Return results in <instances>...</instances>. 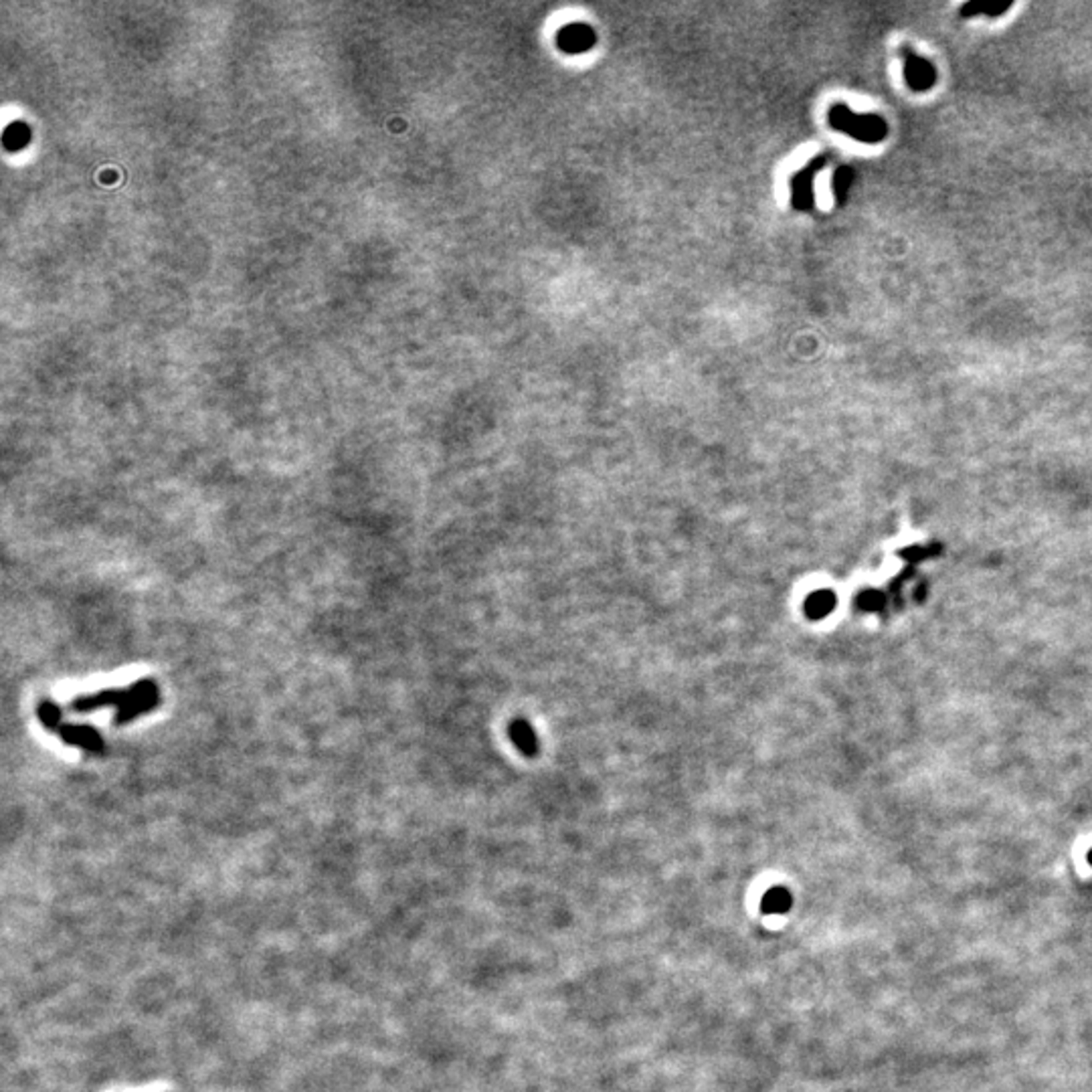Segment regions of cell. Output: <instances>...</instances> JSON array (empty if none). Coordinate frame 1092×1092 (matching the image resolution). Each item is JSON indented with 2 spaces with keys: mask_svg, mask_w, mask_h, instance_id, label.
Returning a JSON list of instances; mask_svg holds the SVG:
<instances>
[{
  "mask_svg": "<svg viewBox=\"0 0 1092 1092\" xmlns=\"http://www.w3.org/2000/svg\"><path fill=\"white\" fill-rule=\"evenodd\" d=\"M828 124L836 132L864 144H880L888 136V121L874 111L857 114L847 104H833L828 110Z\"/></svg>",
  "mask_w": 1092,
  "mask_h": 1092,
  "instance_id": "6da1fadb",
  "label": "cell"
},
{
  "mask_svg": "<svg viewBox=\"0 0 1092 1092\" xmlns=\"http://www.w3.org/2000/svg\"><path fill=\"white\" fill-rule=\"evenodd\" d=\"M154 690H158L156 682H152V679H140V682L134 684V686L121 688V690H101V692H93V694H86V696L75 698L72 704H69V710L77 712V714H89V712L97 709H106V706H118V710H121L138 700V698L146 696V694Z\"/></svg>",
  "mask_w": 1092,
  "mask_h": 1092,
  "instance_id": "7a4b0ae2",
  "label": "cell"
},
{
  "mask_svg": "<svg viewBox=\"0 0 1092 1092\" xmlns=\"http://www.w3.org/2000/svg\"><path fill=\"white\" fill-rule=\"evenodd\" d=\"M901 59H902V75L908 89H912V91L917 93H922L935 87L939 75H936L935 65H932L929 59L918 55L911 45L901 47Z\"/></svg>",
  "mask_w": 1092,
  "mask_h": 1092,
  "instance_id": "3957f363",
  "label": "cell"
},
{
  "mask_svg": "<svg viewBox=\"0 0 1092 1092\" xmlns=\"http://www.w3.org/2000/svg\"><path fill=\"white\" fill-rule=\"evenodd\" d=\"M826 164H828L826 156H818L813 158V161H809L799 172H795V175L791 176V205H793L798 210L813 209L815 205L813 180L815 175H818Z\"/></svg>",
  "mask_w": 1092,
  "mask_h": 1092,
  "instance_id": "277c9868",
  "label": "cell"
},
{
  "mask_svg": "<svg viewBox=\"0 0 1092 1092\" xmlns=\"http://www.w3.org/2000/svg\"><path fill=\"white\" fill-rule=\"evenodd\" d=\"M57 734L67 744H73V747L83 749V751H87V753H101V751H104V739H101V734L97 733L96 729H91V726L61 724Z\"/></svg>",
  "mask_w": 1092,
  "mask_h": 1092,
  "instance_id": "5b68a950",
  "label": "cell"
},
{
  "mask_svg": "<svg viewBox=\"0 0 1092 1092\" xmlns=\"http://www.w3.org/2000/svg\"><path fill=\"white\" fill-rule=\"evenodd\" d=\"M595 43H597V37H595L593 29L587 25H581V22L565 27L559 32V47L562 51H569V53H583V51H589Z\"/></svg>",
  "mask_w": 1092,
  "mask_h": 1092,
  "instance_id": "8992f818",
  "label": "cell"
},
{
  "mask_svg": "<svg viewBox=\"0 0 1092 1092\" xmlns=\"http://www.w3.org/2000/svg\"><path fill=\"white\" fill-rule=\"evenodd\" d=\"M838 597L833 590L829 589H819L813 590L808 599H805V613H808L809 620H823L828 617L829 613L836 609Z\"/></svg>",
  "mask_w": 1092,
  "mask_h": 1092,
  "instance_id": "52a82bcc",
  "label": "cell"
},
{
  "mask_svg": "<svg viewBox=\"0 0 1092 1092\" xmlns=\"http://www.w3.org/2000/svg\"><path fill=\"white\" fill-rule=\"evenodd\" d=\"M793 907V897L785 886H773L761 901V912L765 915H785Z\"/></svg>",
  "mask_w": 1092,
  "mask_h": 1092,
  "instance_id": "ba28073f",
  "label": "cell"
},
{
  "mask_svg": "<svg viewBox=\"0 0 1092 1092\" xmlns=\"http://www.w3.org/2000/svg\"><path fill=\"white\" fill-rule=\"evenodd\" d=\"M510 739L516 744L518 751L528 754V757L538 753V734L526 720H514L510 724Z\"/></svg>",
  "mask_w": 1092,
  "mask_h": 1092,
  "instance_id": "9c48e42d",
  "label": "cell"
},
{
  "mask_svg": "<svg viewBox=\"0 0 1092 1092\" xmlns=\"http://www.w3.org/2000/svg\"><path fill=\"white\" fill-rule=\"evenodd\" d=\"M1011 8V2H967L961 7V17L963 18H973V17H989V18H997L1001 17L1004 12H1007Z\"/></svg>",
  "mask_w": 1092,
  "mask_h": 1092,
  "instance_id": "30bf717a",
  "label": "cell"
},
{
  "mask_svg": "<svg viewBox=\"0 0 1092 1092\" xmlns=\"http://www.w3.org/2000/svg\"><path fill=\"white\" fill-rule=\"evenodd\" d=\"M854 178H856L854 168L847 166V164H843V166H840L836 170V175H833L832 189H833V196H836L838 205L846 203V196H847V192H850V186L854 185Z\"/></svg>",
  "mask_w": 1092,
  "mask_h": 1092,
  "instance_id": "8fae6325",
  "label": "cell"
},
{
  "mask_svg": "<svg viewBox=\"0 0 1092 1092\" xmlns=\"http://www.w3.org/2000/svg\"><path fill=\"white\" fill-rule=\"evenodd\" d=\"M37 712H39V720L43 723L45 729L51 730V733H57V730L61 729V724H63V723H61V714H63V712H61L59 706L55 704V702L45 700V702H41Z\"/></svg>",
  "mask_w": 1092,
  "mask_h": 1092,
  "instance_id": "7c38bea8",
  "label": "cell"
},
{
  "mask_svg": "<svg viewBox=\"0 0 1092 1092\" xmlns=\"http://www.w3.org/2000/svg\"><path fill=\"white\" fill-rule=\"evenodd\" d=\"M886 597L882 590L866 589L860 595H856V607L860 611H880L884 607Z\"/></svg>",
  "mask_w": 1092,
  "mask_h": 1092,
  "instance_id": "4fadbf2b",
  "label": "cell"
},
{
  "mask_svg": "<svg viewBox=\"0 0 1092 1092\" xmlns=\"http://www.w3.org/2000/svg\"><path fill=\"white\" fill-rule=\"evenodd\" d=\"M901 555L908 561H918V559H925L929 552H925V548H908V551L901 552Z\"/></svg>",
  "mask_w": 1092,
  "mask_h": 1092,
  "instance_id": "5bb4252c",
  "label": "cell"
},
{
  "mask_svg": "<svg viewBox=\"0 0 1092 1092\" xmlns=\"http://www.w3.org/2000/svg\"><path fill=\"white\" fill-rule=\"evenodd\" d=\"M1086 860H1089V864L1092 866V850L1089 852V854H1086Z\"/></svg>",
  "mask_w": 1092,
  "mask_h": 1092,
  "instance_id": "9a60e30c",
  "label": "cell"
}]
</instances>
